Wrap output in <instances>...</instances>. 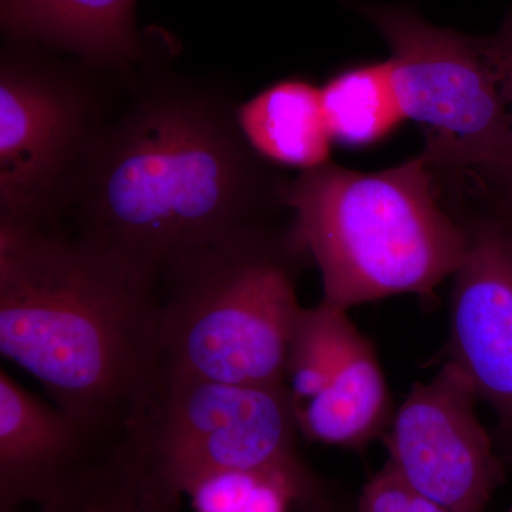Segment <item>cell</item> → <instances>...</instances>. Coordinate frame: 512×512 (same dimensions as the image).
Listing matches in <instances>:
<instances>
[{"label": "cell", "mask_w": 512, "mask_h": 512, "mask_svg": "<svg viewBox=\"0 0 512 512\" xmlns=\"http://www.w3.org/2000/svg\"><path fill=\"white\" fill-rule=\"evenodd\" d=\"M183 495L157 476L130 434L103 448L36 512H180Z\"/></svg>", "instance_id": "obj_14"}, {"label": "cell", "mask_w": 512, "mask_h": 512, "mask_svg": "<svg viewBox=\"0 0 512 512\" xmlns=\"http://www.w3.org/2000/svg\"><path fill=\"white\" fill-rule=\"evenodd\" d=\"M0 352L110 446L160 382L156 282L60 225L0 220Z\"/></svg>", "instance_id": "obj_2"}, {"label": "cell", "mask_w": 512, "mask_h": 512, "mask_svg": "<svg viewBox=\"0 0 512 512\" xmlns=\"http://www.w3.org/2000/svg\"><path fill=\"white\" fill-rule=\"evenodd\" d=\"M293 512H348L328 494L325 487L320 488L318 493L299 501L293 508Z\"/></svg>", "instance_id": "obj_19"}, {"label": "cell", "mask_w": 512, "mask_h": 512, "mask_svg": "<svg viewBox=\"0 0 512 512\" xmlns=\"http://www.w3.org/2000/svg\"><path fill=\"white\" fill-rule=\"evenodd\" d=\"M104 121L72 69L16 43L0 59V220L60 225Z\"/></svg>", "instance_id": "obj_7"}, {"label": "cell", "mask_w": 512, "mask_h": 512, "mask_svg": "<svg viewBox=\"0 0 512 512\" xmlns=\"http://www.w3.org/2000/svg\"><path fill=\"white\" fill-rule=\"evenodd\" d=\"M468 238L454 274L448 362L512 436V208Z\"/></svg>", "instance_id": "obj_9"}, {"label": "cell", "mask_w": 512, "mask_h": 512, "mask_svg": "<svg viewBox=\"0 0 512 512\" xmlns=\"http://www.w3.org/2000/svg\"><path fill=\"white\" fill-rule=\"evenodd\" d=\"M423 153L387 170L328 163L285 181L293 245L313 259L326 301L349 309L399 295L430 296L456 274L468 229L444 211Z\"/></svg>", "instance_id": "obj_3"}, {"label": "cell", "mask_w": 512, "mask_h": 512, "mask_svg": "<svg viewBox=\"0 0 512 512\" xmlns=\"http://www.w3.org/2000/svg\"><path fill=\"white\" fill-rule=\"evenodd\" d=\"M390 49L406 120L426 134L434 173L466 175L512 207V110L504 39L439 28L407 5L356 3Z\"/></svg>", "instance_id": "obj_5"}, {"label": "cell", "mask_w": 512, "mask_h": 512, "mask_svg": "<svg viewBox=\"0 0 512 512\" xmlns=\"http://www.w3.org/2000/svg\"><path fill=\"white\" fill-rule=\"evenodd\" d=\"M355 512H457L404 483L389 466L373 474L357 498Z\"/></svg>", "instance_id": "obj_18"}, {"label": "cell", "mask_w": 512, "mask_h": 512, "mask_svg": "<svg viewBox=\"0 0 512 512\" xmlns=\"http://www.w3.org/2000/svg\"><path fill=\"white\" fill-rule=\"evenodd\" d=\"M284 183L245 140L237 106L158 79L104 123L66 215L73 234L157 284L174 259L261 225Z\"/></svg>", "instance_id": "obj_1"}, {"label": "cell", "mask_w": 512, "mask_h": 512, "mask_svg": "<svg viewBox=\"0 0 512 512\" xmlns=\"http://www.w3.org/2000/svg\"><path fill=\"white\" fill-rule=\"evenodd\" d=\"M394 410L376 350L357 332L325 389L295 409L299 434L323 446L362 450L383 437Z\"/></svg>", "instance_id": "obj_12"}, {"label": "cell", "mask_w": 512, "mask_h": 512, "mask_svg": "<svg viewBox=\"0 0 512 512\" xmlns=\"http://www.w3.org/2000/svg\"><path fill=\"white\" fill-rule=\"evenodd\" d=\"M357 332L348 309L326 299L313 308H302L289 342L285 367V386L295 409L325 389Z\"/></svg>", "instance_id": "obj_16"}, {"label": "cell", "mask_w": 512, "mask_h": 512, "mask_svg": "<svg viewBox=\"0 0 512 512\" xmlns=\"http://www.w3.org/2000/svg\"><path fill=\"white\" fill-rule=\"evenodd\" d=\"M320 93L330 134L342 146H373L406 120L389 59L343 70Z\"/></svg>", "instance_id": "obj_15"}, {"label": "cell", "mask_w": 512, "mask_h": 512, "mask_svg": "<svg viewBox=\"0 0 512 512\" xmlns=\"http://www.w3.org/2000/svg\"><path fill=\"white\" fill-rule=\"evenodd\" d=\"M322 487L313 471H228L198 481L187 495L194 512H293Z\"/></svg>", "instance_id": "obj_17"}, {"label": "cell", "mask_w": 512, "mask_h": 512, "mask_svg": "<svg viewBox=\"0 0 512 512\" xmlns=\"http://www.w3.org/2000/svg\"><path fill=\"white\" fill-rule=\"evenodd\" d=\"M508 512H512V507L510 508V510H508Z\"/></svg>", "instance_id": "obj_21"}, {"label": "cell", "mask_w": 512, "mask_h": 512, "mask_svg": "<svg viewBox=\"0 0 512 512\" xmlns=\"http://www.w3.org/2000/svg\"><path fill=\"white\" fill-rule=\"evenodd\" d=\"M101 450L62 410L0 370V512L42 504Z\"/></svg>", "instance_id": "obj_10"}, {"label": "cell", "mask_w": 512, "mask_h": 512, "mask_svg": "<svg viewBox=\"0 0 512 512\" xmlns=\"http://www.w3.org/2000/svg\"><path fill=\"white\" fill-rule=\"evenodd\" d=\"M504 36V83L508 101L512 110V13L505 18L501 25Z\"/></svg>", "instance_id": "obj_20"}, {"label": "cell", "mask_w": 512, "mask_h": 512, "mask_svg": "<svg viewBox=\"0 0 512 512\" xmlns=\"http://www.w3.org/2000/svg\"><path fill=\"white\" fill-rule=\"evenodd\" d=\"M289 232L244 229L165 266L157 279L161 375L285 384L302 306ZM160 375V376H161Z\"/></svg>", "instance_id": "obj_4"}, {"label": "cell", "mask_w": 512, "mask_h": 512, "mask_svg": "<svg viewBox=\"0 0 512 512\" xmlns=\"http://www.w3.org/2000/svg\"><path fill=\"white\" fill-rule=\"evenodd\" d=\"M134 13L136 0H0V23L13 42L119 73L144 55Z\"/></svg>", "instance_id": "obj_11"}, {"label": "cell", "mask_w": 512, "mask_h": 512, "mask_svg": "<svg viewBox=\"0 0 512 512\" xmlns=\"http://www.w3.org/2000/svg\"><path fill=\"white\" fill-rule=\"evenodd\" d=\"M477 402L447 362L410 390L383 434L387 466L414 490L457 512H485L504 480Z\"/></svg>", "instance_id": "obj_8"}, {"label": "cell", "mask_w": 512, "mask_h": 512, "mask_svg": "<svg viewBox=\"0 0 512 512\" xmlns=\"http://www.w3.org/2000/svg\"><path fill=\"white\" fill-rule=\"evenodd\" d=\"M175 494L228 471H312L298 448L285 384H232L161 375L146 410L127 430Z\"/></svg>", "instance_id": "obj_6"}, {"label": "cell", "mask_w": 512, "mask_h": 512, "mask_svg": "<svg viewBox=\"0 0 512 512\" xmlns=\"http://www.w3.org/2000/svg\"><path fill=\"white\" fill-rule=\"evenodd\" d=\"M238 126L259 157L269 163L312 170L328 164L332 144L320 87L281 80L237 106Z\"/></svg>", "instance_id": "obj_13"}]
</instances>
